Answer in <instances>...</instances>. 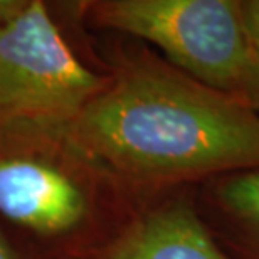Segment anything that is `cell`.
<instances>
[{"instance_id":"7a4b0ae2","label":"cell","mask_w":259,"mask_h":259,"mask_svg":"<svg viewBox=\"0 0 259 259\" xmlns=\"http://www.w3.org/2000/svg\"><path fill=\"white\" fill-rule=\"evenodd\" d=\"M143 202L67 125H0V236L19 259H88Z\"/></svg>"},{"instance_id":"277c9868","label":"cell","mask_w":259,"mask_h":259,"mask_svg":"<svg viewBox=\"0 0 259 259\" xmlns=\"http://www.w3.org/2000/svg\"><path fill=\"white\" fill-rule=\"evenodd\" d=\"M86 29L155 46L170 66L242 100L247 53L239 0H81Z\"/></svg>"},{"instance_id":"30bf717a","label":"cell","mask_w":259,"mask_h":259,"mask_svg":"<svg viewBox=\"0 0 259 259\" xmlns=\"http://www.w3.org/2000/svg\"><path fill=\"white\" fill-rule=\"evenodd\" d=\"M249 105H252V106L257 108V110H259V91L256 93L254 96H252V100L249 101Z\"/></svg>"},{"instance_id":"ba28073f","label":"cell","mask_w":259,"mask_h":259,"mask_svg":"<svg viewBox=\"0 0 259 259\" xmlns=\"http://www.w3.org/2000/svg\"><path fill=\"white\" fill-rule=\"evenodd\" d=\"M29 0H0V27L27 7Z\"/></svg>"},{"instance_id":"3957f363","label":"cell","mask_w":259,"mask_h":259,"mask_svg":"<svg viewBox=\"0 0 259 259\" xmlns=\"http://www.w3.org/2000/svg\"><path fill=\"white\" fill-rule=\"evenodd\" d=\"M81 2L29 0L0 27V125H69L108 84Z\"/></svg>"},{"instance_id":"5b68a950","label":"cell","mask_w":259,"mask_h":259,"mask_svg":"<svg viewBox=\"0 0 259 259\" xmlns=\"http://www.w3.org/2000/svg\"><path fill=\"white\" fill-rule=\"evenodd\" d=\"M88 259H234L205 224L194 187L145 200L121 232Z\"/></svg>"},{"instance_id":"8992f818","label":"cell","mask_w":259,"mask_h":259,"mask_svg":"<svg viewBox=\"0 0 259 259\" xmlns=\"http://www.w3.org/2000/svg\"><path fill=\"white\" fill-rule=\"evenodd\" d=\"M200 185L197 207L221 246L234 259H259V168Z\"/></svg>"},{"instance_id":"6da1fadb","label":"cell","mask_w":259,"mask_h":259,"mask_svg":"<svg viewBox=\"0 0 259 259\" xmlns=\"http://www.w3.org/2000/svg\"><path fill=\"white\" fill-rule=\"evenodd\" d=\"M110 76L67 128L138 200L259 168V110L170 66L147 44L113 37Z\"/></svg>"},{"instance_id":"9c48e42d","label":"cell","mask_w":259,"mask_h":259,"mask_svg":"<svg viewBox=\"0 0 259 259\" xmlns=\"http://www.w3.org/2000/svg\"><path fill=\"white\" fill-rule=\"evenodd\" d=\"M0 259H19V256L15 254L2 236H0Z\"/></svg>"},{"instance_id":"52a82bcc","label":"cell","mask_w":259,"mask_h":259,"mask_svg":"<svg viewBox=\"0 0 259 259\" xmlns=\"http://www.w3.org/2000/svg\"><path fill=\"white\" fill-rule=\"evenodd\" d=\"M239 12L247 53L242 100L249 103L259 91V0H239Z\"/></svg>"}]
</instances>
